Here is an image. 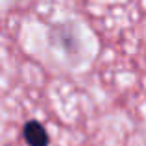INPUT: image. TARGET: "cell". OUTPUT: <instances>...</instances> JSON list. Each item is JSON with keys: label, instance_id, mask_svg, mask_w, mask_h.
Masks as SVG:
<instances>
[{"label": "cell", "instance_id": "cell-1", "mask_svg": "<svg viewBox=\"0 0 146 146\" xmlns=\"http://www.w3.org/2000/svg\"><path fill=\"white\" fill-rule=\"evenodd\" d=\"M22 137H24L28 146H48L50 135L39 120H28L22 128Z\"/></svg>", "mask_w": 146, "mask_h": 146}]
</instances>
